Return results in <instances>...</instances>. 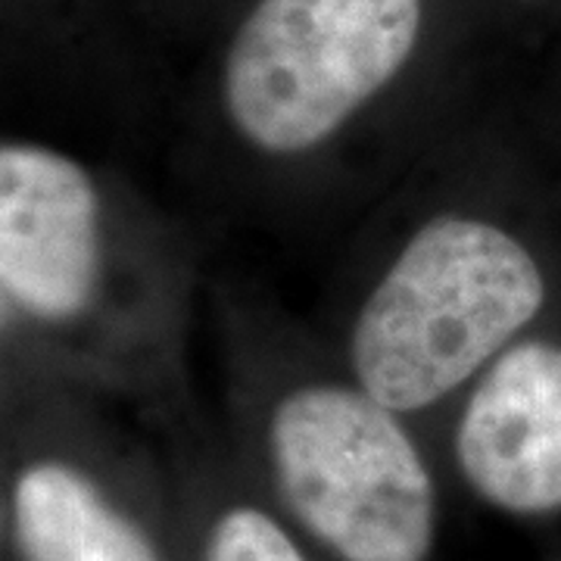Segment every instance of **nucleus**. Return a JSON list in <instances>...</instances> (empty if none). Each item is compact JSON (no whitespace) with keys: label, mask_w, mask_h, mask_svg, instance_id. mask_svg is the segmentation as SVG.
Returning a JSON list of instances; mask_svg holds the SVG:
<instances>
[{"label":"nucleus","mask_w":561,"mask_h":561,"mask_svg":"<svg viewBox=\"0 0 561 561\" xmlns=\"http://www.w3.org/2000/svg\"><path fill=\"white\" fill-rule=\"evenodd\" d=\"M527 172L446 125L362 213L312 319L350 375L424 434L561 312L559 243Z\"/></svg>","instance_id":"obj_1"},{"label":"nucleus","mask_w":561,"mask_h":561,"mask_svg":"<svg viewBox=\"0 0 561 561\" xmlns=\"http://www.w3.org/2000/svg\"><path fill=\"white\" fill-rule=\"evenodd\" d=\"M431 47V0H253L221 44L201 194L247 225L365 213L431 144L393 106Z\"/></svg>","instance_id":"obj_2"},{"label":"nucleus","mask_w":561,"mask_h":561,"mask_svg":"<svg viewBox=\"0 0 561 561\" xmlns=\"http://www.w3.org/2000/svg\"><path fill=\"white\" fill-rule=\"evenodd\" d=\"M206 319L221 437L316 559L437 561L449 486L419 424L253 280L213 275Z\"/></svg>","instance_id":"obj_3"},{"label":"nucleus","mask_w":561,"mask_h":561,"mask_svg":"<svg viewBox=\"0 0 561 561\" xmlns=\"http://www.w3.org/2000/svg\"><path fill=\"white\" fill-rule=\"evenodd\" d=\"M209 280L203 247L128 213L88 165L38 144H0V294L22 328H103L144 381L191 409L187 337Z\"/></svg>","instance_id":"obj_4"},{"label":"nucleus","mask_w":561,"mask_h":561,"mask_svg":"<svg viewBox=\"0 0 561 561\" xmlns=\"http://www.w3.org/2000/svg\"><path fill=\"white\" fill-rule=\"evenodd\" d=\"M431 446L449 490L522 524H561V312L446 405Z\"/></svg>","instance_id":"obj_5"},{"label":"nucleus","mask_w":561,"mask_h":561,"mask_svg":"<svg viewBox=\"0 0 561 561\" xmlns=\"http://www.w3.org/2000/svg\"><path fill=\"white\" fill-rule=\"evenodd\" d=\"M7 508L20 561H184L175 474L165 493L140 500L101 465L47 446L16 465Z\"/></svg>","instance_id":"obj_6"},{"label":"nucleus","mask_w":561,"mask_h":561,"mask_svg":"<svg viewBox=\"0 0 561 561\" xmlns=\"http://www.w3.org/2000/svg\"><path fill=\"white\" fill-rule=\"evenodd\" d=\"M179 427L184 561H319L302 537L247 478L206 409L172 415Z\"/></svg>","instance_id":"obj_7"},{"label":"nucleus","mask_w":561,"mask_h":561,"mask_svg":"<svg viewBox=\"0 0 561 561\" xmlns=\"http://www.w3.org/2000/svg\"><path fill=\"white\" fill-rule=\"evenodd\" d=\"M22 321L16 319V312H13V306L10 300L0 294V337H7V334H13V331H20Z\"/></svg>","instance_id":"obj_8"},{"label":"nucleus","mask_w":561,"mask_h":561,"mask_svg":"<svg viewBox=\"0 0 561 561\" xmlns=\"http://www.w3.org/2000/svg\"><path fill=\"white\" fill-rule=\"evenodd\" d=\"M10 534V508H7V496H0V542Z\"/></svg>","instance_id":"obj_9"},{"label":"nucleus","mask_w":561,"mask_h":561,"mask_svg":"<svg viewBox=\"0 0 561 561\" xmlns=\"http://www.w3.org/2000/svg\"><path fill=\"white\" fill-rule=\"evenodd\" d=\"M549 561H561V546H559V549H556V556H552V559H549Z\"/></svg>","instance_id":"obj_10"},{"label":"nucleus","mask_w":561,"mask_h":561,"mask_svg":"<svg viewBox=\"0 0 561 561\" xmlns=\"http://www.w3.org/2000/svg\"><path fill=\"white\" fill-rule=\"evenodd\" d=\"M518 3H537V0H518Z\"/></svg>","instance_id":"obj_11"}]
</instances>
